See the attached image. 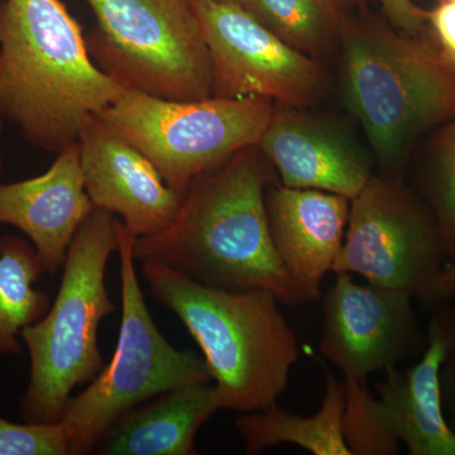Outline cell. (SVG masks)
Masks as SVG:
<instances>
[{
    "mask_svg": "<svg viewBox=\"0 0 455 455\" xmlns=\"http://www.w3.org/2000/svg\"><path fill=\"white\" fill-rule=\"evenodd\" d=\"M211 53L212 97L265 98L287 108L311 106L324 94L320 66L236 4L191 0Z\"/></svg>",
    "mask_w": 455,
    "mask_h": 455,
    "instance_id": "cell-11",
    "label": "cell"
},
{
    "mask_svg": "<svg viewBox=\"0 0 455 455\" xmlns=\"http://www.w3.org/2000/svg\"><path fill=\"white\" fill-rule=\"evenodd\" d=\"M439 2H440V0H439Z\"/></svg>",
    "mask_w": 455,
    "mask_h": 455,
    "instance_id": "cell-30",
    "label": "cell"
},
{
    "mask_svg": "<svg viewBox=\"0 0 455 455\" xmlns=\"http://www.w3.org/2000/svg\"><path fill=\"white\" fill-rule=\"evenodd\" d=\"M269 164L259 147H247L197 176L175 220L163 232L136 238V262L163 263L214 289L266 290L289 307L307 302L272 243Z\"/></svg>",
    "mask_w": 455,
    "mask_h": 455,
    "instance_id": "cell-1",
    "label": "cell"
},
{
    "mask_svg": "<svg viewBox=\"0 0 455 455\" xmlns=\"http://www.w3.org/2000/svg\"><path fill=\"white\" fill-rule=\"evenodd\" d=\"M269 233L278 259L307 301L322 298L348 226L350 200L311 188L271 185L266 191Z\"/></svg>",
    "mask_w": 455,
    "mask_h": 455,
    "instance_id": "cell-16",
    "label": "cell"
},
{
    "mask_svg": "<svg viewBox=\"0 0 455 455\" xmlns=\"http://www.w3.org/2000/svg\"><path fill=\"white\" fill-rule=\"evenodd\" d=\"M445 367H447L448 372L453 374L455 377V344L451 353H449V357L447 362H445Z\"/></svg>",
    "mask_w": 455,
    "mask_h": 455,
    "instance_id": "cell-27",
    "label": "cell"
},
{
    "mask_svg": "<svg viewBox=\"0 0 455 455\" xmlns=\"http://www.w3.org/2000/svg\"><path fill=\"white\" fill-rule=\"evenodd\" d=\"M245 9L284 44L307 56L340 40L346 22L341 0H247Z\"/></svg>",
    "mask_w": 455,
    "mask_h": 455,
    "instance_id": "cell-20",
    "label": "cell"
},
{
    "mask_svg": "<svg viewBox=\"0 0 455 455\" xmlns=\"http://www.w3.org/2000/svg\"><path fill=\"white\" fill-rule=\"evenodd\" d=\"M427 26L440 60L455 76V0H440L435 8L427 11Z\"/></svg>",
    "mask_w": 455,
    "mask_h": 455,
    "instance_id": "cell-23",
    "label": "cell"
},
{
    "mask_svg": "<svg viewBox=\"0 0 455 455\" xmlns=\"http://www.w3.org/2000/svg\"><path fill=\"white\" fill-rule=\"evenodd\" d=\"M77 143L84 185L95 209L119 215L137 238L163 232L175 220L184 194L98 116L84 125Z\"/></svg>",
    "mask_w": 455,
    "mask_h": 455,
    "instance_id": "cell-13",
    "label": "cell"
},
{
    "mask_svg": "<svg viewBox=\"0 0 455 455\" xmlns=\"http://www.w3.org/2000/svg\"><path fill=\"white\" fill-rule=\"evenodd\" d=\"M381 5L392 25L405 35L418 37L427 27V11L412 0H374Z\"/></svg>",
    "mask_w": 455,
    "mask_h": 455,
    "instance_id": "cell-24",
    "label": "cell"
},
{
    "mask_svg": "<svg viewBox=\"0 0 455 455\" xmlns=\"http://www.w3.org/2000/svg\"><path fill=\"white\" fill-rule=\"evenodd\" d=\"M274 112V101L265 98L171 100L125 90L97 116L185 194L205 171L259 145Z\"/></svg>",
    "mask_w": 455,
    "mask_h": 455,
    "instance_id": "cell-8",
    "label": "cell"
},
{
    "mask_svg": "<svg viewBox=\"0 0 455 455\" xmlns=\"http://www.w3.org/2000/svg\"><path fill=\"white\" fill-rule=\"evenodd\" d=\"M140 268L156 300L179 317L202 349L221 410L252 412L275 405L300 353L276 296L214 289L163 263H140Z\"/></svg>",
    "mask_w": 455,
    "mask_h": 455,
    "instance_id": "cell-3",
    "label": "cell"
},
{
    "mask_svg": "<svg viewBox=\"0 0 455 455\" xmlns=\"http://www.w3.org/2000/svg\"><path fill=\"white\" fill-rule=\"evenodd\" d=\"M340 41L347 106L396 172L420 134L455 118V76L433 44L386 26L346 20Z\"/></svg>",
    "mask_w": 455,
    "mask_h": 455,
    "instance_id": "cell-4",
    "label": "cell"
},
{
    "mask_svg": "<svg viewBox=\"0 0 455 455\" xmlns=\"http://www.w3.org/2000/svg\"><path fill=\"white\" fill-rule=\"evenodd\" d=\"M31 242L0 236V355H20V333L46 315L49 295L35 287L44 274Z\"/></svg>",
    "mask_w": 455,
    "mask_h": 455,
    "instance_id": "cell-19",
    "label": "cell"
},
{
    "mask_svg": "<svg viewBox=\"0 0 455 455\" xmlns=\"http://www.w3.org/2000/svg\"><path fill=\"white\" fill-rule=\"evenodd\" d=\"M346 385L326 372L325 392L319 411L299 416L275 403L259 411L244 412L235 427L244 440L245 453L259 454L274 445L289 443L315 455H352L344 438Z\"/></svg>",
    "mask_w": 455,
    "mask_h": 455,
    "instance_id": "cell-18",
    "label": "cell"
},
{
    "mask_svg": "<svg viewBox=\"0 0 455 455\" xmlns=\"http://www.w3.org/2000/svg\"><path fill=\"white\" fill-rule=\"evenodd\" d=\"M212 2L226 3V4H236L242 5V7H247V0H212Z\"/></svg>",
    "mask_w": 455,
    "mask_h": 455,
    "instance_id": "cell-28",
    "label": "cell"
},
{
    "mask_svg": "<svg viewBox=\"0 0 455 455\" xmlns=\"http://www.w3.org/2000/svg\"><path fill=\"white\" fill-rule=\"evenodd\" d=\"M61 0H0V119L59 154L124 94Z\"/></svg>",
    "mask_w": 455,
    "mask_h": 455,
    "instance_id": "cell-2",
    "label": "cell"
},
{
    "mask_svg": "<svg viewBox=\"0 0 455 455\" xmlns=\"http://www.w3.org/2000/svg\"><path fill=\"white\" fill-rule=\"evenodd\" d=\"M283 187L352 200L372 178L370 158L341 132L295 108L275 109L259 145Z\"/></svg>",
    "mask_w": 455,
    "mask_h": 455,
    "instance_id": "cell-15",
    "label": "cell"
},
{
    "mask_svg": "<svg viewBox=\"0 0 455 455\" xmlns=\"http://www.w3.org/2000/svg\"><path fill=\"white\" fill-rule=\"evenodd\" d=\"M435 215L400 179L372 176L350 200L348 226L333 272L403 290L427 304L444 267Z\"/></svg>",
    "mask_w": 455,
    "mask_h": 455,
    "instance_id": "cell-9",
    "label": "cell"
},
{
    "mask_svg": "<svg viewBox=\"0 0 455 455\" xmlns=\"http://www.w3.org/2000/svg\"><path fill=\"white\" fill-rule=\"evenodd\" d=\"M3 133V121L0 119V137H2ZM2 167H3V161H2V155H0V172H2Z\"/></svg>",
    "mask_w": 455,
    "mask_h": 455,
    "instance_id": "cell-29",
    "label": "cell"
},
{
    "mask_svg": "<svg viewBox=\"0 0 455 455\" xmlns=\"http://www.w3.org/2000/svg\"><path fill=\"white\" fill-rule=\"evenodd\" d=\"M118 220L95 209L75 235L61 283L46 315L20 333L29 355V381L20 403L27 423H59L77 386L106 363L99 326L116 310L106 286L110 256L118 251Z\"/></svg>",
    "mask_w": 455,
    "mask_h": 455,
    "instance_id": "cell-5",
    "label": "cell"
},
{
    "mask_svg": "<svg viewBox=\"0 0 455 455\" xmlns=\"http://www.w3.org/2000/svg\"><path fill=\"white\" fill-rule=\"evenodd\" d=\"M95 64L121 84L171 100L212 97L211 53L191 0H85Z\"/></svg>",
    "mask_w": 455,
    "mask_h": 455,
    "instance_id": "cell-7",
    "label": "cell"
},
{
    "mask_svg": "<svg viewBox=\"0 0 455 455\" xmlns=\"http://www.w3.org/2000/svg\"><path fill=\"white\" fill-rule=\"evenodd\" d=\"M94 211L84 185L77 142L62 148L42 175L0 184V224L28 238L49 274L64 266L75 235Z\"/></svg>",
    "mask_w": 455,
    "mask_h": 455,
    "instance_id": "cell-14",
    "label": "cell"
},
{
    "mask_svg": "<svg viewBox=\"0 0 455 455\" xmlns=\"http://www.w3.org/2000/svg\"><path fill=\"white\" fill-rule=\"evenodd\" d=\"M137 236L118 221L122 323L109 363L88 387L68 400L61 421L70 455L92 453L119 419L158 395L197 382H212L205 361L167 341L140 290L133 247Z\"/></svg>",
    "mask_w": 455,
    "mask_h": 455,
    "instance_id": "cell-6",
    "label": "cell"
},
{
    "mask_svg": "<svg viewBox=\"0 0 455 455\" xmlns=\"http://www.w3.org/2000/svg\"><path fill=\"white\" fill-rule=\"evenodd\" d=\"M435 215L445 256L455 262V118L443 132L427 171L420 194Z\"/></svg>",
    "mask_w": 455,
    "mask_h": 455,
    "instance_id": "cell-21",
    "label": "cell"
},
{
    "mask_svg": "<svg viewBox=\"0 0 455 455\" xmlns=\"http://www.w3.org/2000/svg\"><path fill=\"white\" fill-rule=\"evenodd\" d=\"M453 298H455V262L448 260L436 281L430 305L436 307V305L445 304Z\"/></svg>",
    "mask_w": 455,
    "mask_h": 455,
    "instance_id": "cell-25",
    "label": "cell"
},
{
    "mask_svg": "<svg viewBox=\"0 0 455 455\" xmlns=\"http://www.w3.org/2000/svg\"><path fill=\"white\" fill-rule=\"evenodd\" d=\"M335 275L323 298L319 350L344 379L366 381L370 374L396 367L425 349L411 293L359 284L346 272Z\"/></svg>",
    "mask_w": 455,
    "mask_h": 455,
    "instance_id": "cell-12",
    "label": "cell"
},
{
    "mask_svg": "<svg viewBox=\"0 0 455 455\" xmlns=\"http://www.w3.org/2000/svg\"><path fill=\"white\" fill-rule=\"evenodd\" d=\"M444 379L447 381H443V388L447 390L449 411L451 414V427L455 433V377L447 371V374H444Z\"/></svg>",
    "mask_w": 455,
    "mask_h": 455,
    "instance_id": "cell-26",
    "label": "cell"
},
{
    "mask_svg": "<svg viewBox=\"0 0 455 455\" xmlns=\"http://www.w3.org/2000/svg\"><path fill=\"white\" fill-rule=\"evenodd\" d=\"M455 344V310L436 305L424 355L405 372L385 371L374 398L366 383L349 397L348 425L366 455L398 453L403 443L412 455H455V433L443 414L442 370Z\"/></svg>",
    "mask_w": 455,
    "mask_h": 455,
    "instance_id": "cell-10",
    "label": "cell"
},
{
    "mask_svg": "<svg viewBox=\"0 0 455 455\" xmlns=\"http://www.w3.org/2000/svg\"><path fill=\"white\" fill-rule=\"evenodd\" d=\"M70 440L61 421L17 424L0 416V455H68Z\"/></svg>",
    "mask_w": 455,
    "mask_h": 455,
    "instance_id": "cell-22",
    "label": "cell"
},
{
    "mask_svg": "<svg viewBox=\"0 0 455 455\" xmlns=\"http://www.w3.org/2000/svg\"><path fill=\"white\" fill-rule=\"evenodd\" d=\"M221 410L215 383L197 382L158 395L119 419L92 453L196 455V436Z\"/></svg>",
    "mask_w": 455,
    "mask_h": 455,
    "instance_id": "cell-17",
    "label": "cell"
}]
</instances>
